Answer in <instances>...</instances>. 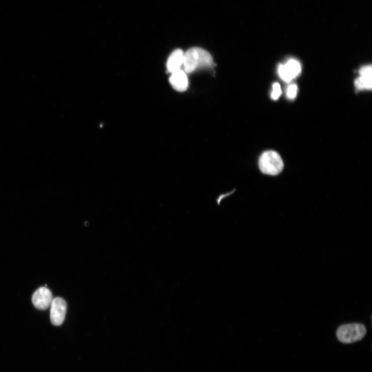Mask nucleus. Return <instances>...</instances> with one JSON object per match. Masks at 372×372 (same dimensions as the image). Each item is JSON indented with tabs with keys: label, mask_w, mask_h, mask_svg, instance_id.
Here are the masks:
<instances>
[{
	"label": "nucleus",
	"mask_w": 372,
	"mask_h": 372,
	"mask_svg": "<svg viewBox=\"0 0 372 372\" xmlns=\"http://www.w3.org/2000/svg\"><path fill=\"white\" fill-rule=\"evenodd\" d=\"M213 64L212 56L204 49L192 48L184 54L183 68L186 74L192 73L200 69L209 68Z\"/></svg>",
	"instance_id": "f257e3e1"
},
{
	"label": "nucleus",
	"mask_w": 372,
	"mask_h": 372,
	"mask_svg": "<svg viewBox=\"0 0 372 372\" xmlns=\"http://www.w3.org/2000/svg\"><path fill=\"white\" fill-rule=\"evenodd\" d=\"M366 333V329L362 324L352 323L341 326L336 333L338 340L350 344L361 340Z\"/></svg>",
	"instance_id": "f03ea898"
},
{
	"label": "nucleus",
	"mask_w": 372,
	"mask_h": 372,
	"mask_svg": "<svg viewBox=\"0 0 372 372\" xmlns=\"http://www.w3.org/2000/svg\"><path fill=\"white\" fill-rule=\"evenodd\" d=\"M259 167L262 173L270 175L279 174L283 170L284 164L280 155L274 150H267L261 155Z\"/></svg>",
	"instance_id": "7ed1b4c3"
},
{
	"label": "nucleus",
	"mask_w": 372,
	"mask_h": 372,
	"mask_svg": "<svg viewBox=\"0 0 372 372\" xmlns=\"http://www.w3.org/2000/svg\"><path fill=\"white\" fill-rule=\"evenodd\" d=\"M50 320L55 326L61 325L64 321L67 311L66 301L60 297L54 299L51 303Z\"/></svg>",
	"instance_id": "20e7f679"
},
{
	"label": "nucleus",
	"mask_w": 372,
	"mask_h": 372,
	"mask_svg": "<svg viewBox=\"0 0 372 372\" xmlns=\"http://www.w3.org/2000/svg\"><path fill=\"white\" fill-rule=\"evenodd\" d=\"M300 63L296 60L291 59L285 64L278 66V72L280 78L284 81L289 82L297 77L301 73Z\"/></svg>",
	"instance_id": "39448f33"
},
{
	"label": "nucleus",
	"mask_w": 372,
	"mask_h": 372,
	"mask_svg": "<svg viewBox=\"0 0 372 372\" xmlns=\"http://www.w3.org/2000/svg\"><path fill=\"white\" fill-rule=\"evenodd\" d=\"M53 294L46 287L39 289L32 297L34 306L39 310H45L51 305L53 301Z\"/></svg>",
	"instance_id": "423d86ee"
},
{
	"label": "nucleus",
	"mask_w": 372,
	"mask_h": 372,
	"mask_svg": "<svg viewBox=\"0 0 372 372\" xmlns=\"http://www.w3.org/2000/svg\"><path fill=\"white\" fill-rule=\"evenodd\" d=\"M184 54L181 49H176L169 57L166 64L167 71L173 74L181 70L183 67Z\"/></svg>",
	"instance_id": "0eeeda50"
},
{
	"label": "nucleus",
	"mask_w": 372,
	"mask_h": 372,
	"mask_svg": "<svg viewBox=\"0 0 372 372\" xmlns=\"http://www.w3.org/2000/svg\"><path fill=\"white\" fill-rule=\"evenodd\" d=\"M170 82L172 87L179 92L185 91L189 87V79L187 74L182 70L171 74Z\"/></svg>",
	"instance_id": "6e6552de"
},
{
	"label": "nucleus",
	"mask_w": 372,
	"mask_h": 372,
	"mask_svg": "<svg viewBox=\"0 0 372 372\" xmlns=\"http://www.w3.org/2000/svg\"><path fill=\"white\" fill-rule=\"evenodd\" d=\"M372 78H365L360 76L355 80V86L359 90H371Z\"/></svg>",
	"instance_id": "1a4fd4ad"
},
{
	"label": "nucleus",
	"mask_w": 372,
	"mask_h": 372,
	"mask_svg": "<svg viewBox=\"0 0 372 372\" xmlns=\"http://www.w3.org/2000/svg\"><path fill=\"white\" fill-rule=\"evenodd\" d=\"M298 87L296 84H291L287 89L286 96L287 98L293 99L295 98L297 93Z\"/></svg>",
	"instance_id": "9d476101"
},
{
	"label": "nucleus",
	"mask_w": 372,
	"mask_h": 372,
	"mask_svg": "<svg viewBox=\"0 0 372 372\" xmlns=\"http://www.w3.org/2000/svg\"><path fill=\"white\" fill-rule=\"evenodd\" d=\"M372 68L371 65L365 66L360 70V76L365 78H371Z\"/></svg>",
	"instance_id": "9b49d317"
},
{
	"label": "nucleus",
	"mask_w": 372,
	"mask_h": 372,
	"mask_svg": "<svg viewBox=\"0 0 372 372\" xmlns=\"http://www.w3.org/2000/svg\"><path fill=\"white\" fill-rule=\"evenodd\" d=\"M281 89L280 84L278 83H275L273 86V91L271 96L273 99H278L281 94Z\"/></svg>",
	"instance_id": "f8f14e48"
}]
</instances>
